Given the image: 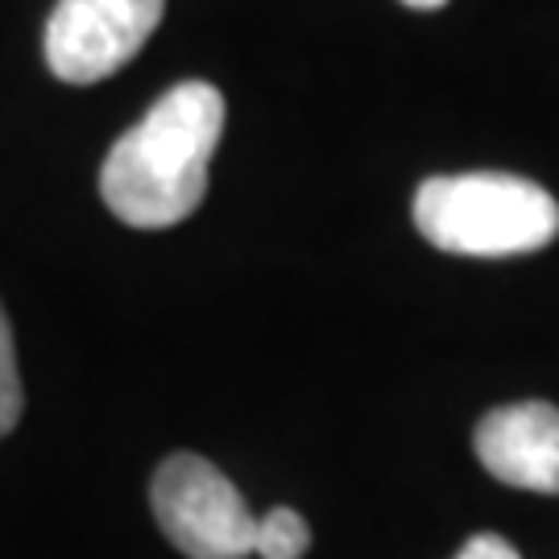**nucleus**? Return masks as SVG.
<instances>
[{
	"mask_svg": "<svg viewBox=\"0 0 559 559\" xmlns=\"http://www.w3.org/2000/svg\"><path fill=\"white\" fill-rule=\"evenodd\" d=\"M166 0H59L46 21V67L62 83L117 75L158 29Z\"/></svg>",
	"mask_w": 559,
	"mask_h": 559,
	"instance_id": "obj_4",
	"label": "nucleus"
},
{
	"mask_svg": "<svg viewBox=\"0 0 559 559\" xmlns=\"http://www.w3.org/2000/svg\"><path fill=\"white\" fill-rule=\"evenodd\" d=\"M154 519L187 559H245L258 539V519L237 485L203 456L179 452L154 473Z\"/></svg>",
	"mask_w": 559,
	"mask_h": 559,
	"instance_id": "obj_3",
	"label": "nucleus"
},
{
	"mask_svg": "<svg viewBox=\"0 0 559 559\" xmlns=\"http://www.w3.org/2000/svg\"><path fill=\"white\" fill-rule=\"evenodd\" d=\"M415 224L443 253L460 258H514L551 245L559 203L539 182L501 170L440 175L415 195Z\"/></svg>",
	"mask_w": 559,
	"mask_h": 559,
	"instance_id": "obj_2",
	"label": "nucleus"
},
{
	"mask_svg": "<svg viewBox=\"0 0 559 559\" xmlns=\"http://www.w3.org/2000/svg\"><path fill=\"white\" fill-rule=\"evenodd\" d=\"M473 448L501 485L559 493V406L551 402H514L489 411Z\"/></svg>",
	"mask_w": 559,
	"mask_h": 559,
	"instance_id": "obj_5",
	"label": "nucleus"
},
{
	"mask_svg": "<svg viewBox=\"0 0 559 559\" xmlns=\"http://www.w3.org/2000/svg\"><path fill=\"white\" fill-rule=\"evenodd\" d=\"M402 4H411V9H443L448 0H402Z\"/></svg>",
	"mask_w": 559,
	"mask_h": 559,
	"instance_id": "obj_9",
	"label": "nucleus"
},
{
	"mask_svg": "<svg viewBox=\"0 0 559 559\" xmlns=\"http://www.w3.org/2000/svg\"><path fill=\"white\" fill-rule=\"evenodd\" d=\"M21 406H25V394H21L17 348H13L9 316H4V307H0V440L21 423Z\"/></svg>",
	"mask_w": 559,
	"mask_h": 559,
	"instance_id": "obj_7",
	"label": "nucleus"
},
{
	"mask_svg": "<svg viewBox=\"0 0 559 559\" xmlns=\"http://www.w3.org/2000/svg\"><path fill=\"white\" fill-rule=\"evenodd\" d=\"M224 133V96L203 80L170 87L120 133L100 170L108 212L129 228H170L207 195V166Z\"/></svg>",
	"mask_w": 559,
	"mask_h": 559,
	"instance_id": "obj_1",
	"label": "nucleus"
},
{
	"mask_svg": "<svg viewBox=\"0 0 559 559\" xmlns=\"http://www.w3.org/2000/svg\"><path fill=\"white\" fill-rule=\"evenodd\" d=\"M311 547V526L302 522V514L295 510H270L258 519V539H253V551L261 559H302Z\"/></svg>",
	"mask_w": 559,
	"mask_h": 559,
	"instance_id": "obj_6",
	"label": "nucleus"
},
{
	"mask_svg": "<svg viewBox=\"0 0 559 559\" xmlns=\"http://www.w3.org/2000/svg\"><path fill=\"white\" fill-rule=\"evenodd\" d=\"M456 559H522V556L514 551V543H506L501 535H473Z\"/></svg>",
	"mask_w": 559,
	"mask_h": 559,
	"instance_id": "obj_8",
	"label": "nucleus"
}]
</instances>
